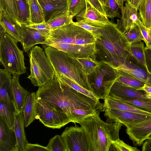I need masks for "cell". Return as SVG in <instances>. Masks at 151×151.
I'll use <instances>...</instances> for the list:
<instances>
[{
  "label": "cell",
  "instance_id": "obj_51",
  "mask_svg": "<svg viewBox=\"0 0 151 151\" xmlns=\"http://www.w3.org/2000/svg\"><path fill=\"white\" fill-rule=\"evenodd\" d=\"M118 4L120 9H122L124 6V0H115Z\"/></svg>",
  "mask_w": 151,
  "mask_h": 151
},
{
  "label": "cell",
  "instance_id": "obj_18",
  "mask_svg": "<svg viewBox=\"0 0 151 151\" xmlns=\"http://www.w3.org/2000/svg\"><path fill=\"white\" fill-rule=\"evenodd\" d=\"M114 68L125 72L146 83L148 81L150 73L136 62L129 55L122 65Z\"/></svg>",
  "mask_w": 151,
  "mask_h": 151
},
{
  "label": "cell",
  "instance_id": "obj_3",
  "mask_svg": "<svg viewBox=\"0 0 151 151\" xmlns=\"http://www.w3.org/2000/svg\"><path fill=\"white\" fill-rule=\"evenodd\" d=\"M44 50L55 71L93 93L88 76L77 58L50 46H47Z\"/></svg>",
  "mask_w": 151,
  "mask_h": 151
},
{
  "label": "cell",
  "instance_id": "obj_32",
  "mask_svg": "<svg viewBox=\"0 0 151 151\" xmlns=\"http://www.w3.org/2000/svg\"><path fill=\"white\" fill-rule=\"evenodd\" d=\"M0 12L8 14L17 23L21 25L16 0H0Z\"/></svg>",
  "mask_w": 151,
  "mask_h": 151
},
{
  "label": "cell",
  "instance_id": "obj_23",
  "mask_svg": "<svg viewBox=\"0 0 151 151\" xmlns=\"http://www.w3.org/2000/svg\"><path fill=\"white\" fill-rule=\"evenodd\" d=\"M44 13L46 22L57 11L67 10L68 0H38Z\"/></svg>",
  "mask_w": 151,
  "mask_h": 151
},
{
  "label": "cell",
  "instance_id": "obj_42",
  "mask_svg": "<svg viewBox=\"0 0 151 151\" xmlns=\"http://www.w3.org/2000/svg\"><path fill=\"white\" fill-rule=\"evenodd\" d=\"M25 26L37 30L45 38L46 40L49 38L50 35L51 30L48 28L46 22L37 24H30Z\"/></svg>",
  "mask_w": 151,
  "mask_h": 151
},
{
  "label": "cell",
  "instance_id": "obj_30",
  "mask_svg": "<svg viewBox=\"0 0 151 151\" xmlns=\"http://www.w3.org/2000/svg\"><path fill=\"white\" fill-rule=\"evenodd\" d=\"M138 10L144 26L147 28H151V0H142Z\"/></svg>",
  "mask_w": 151,
  "mask_h": 151
},
{
  "label": "cell",
  "instance_id": "obj_36",
  "mask_svg": "<svg viewBox=\"0 0 151 151\" xmlns=\"http://www.w3.org/2000/svg\"><path fill=\"white\" fill-rule=\"evenodd\" d=\"M77 58L82 64L83 69L88 76L92 74L99 66L101 63L90 57Z\"/></svg>",
  "mask_w": 151,
  "mask_h": 151
},
{
  "label": "cell",
  "instance_id": "obj_16",
  "mask_svg": "<svg viewBox=\"0 0 151 151\" xmlns=\"http://www.w3.org/2000/svg\"><path fill=\"white\" fill-rule=\"evenodd\" d=\"M0 151H17L14 131L0 117Z\"/></svg>",
  "mask_w": 151,
  "mask_h": 151
},
{
  "label": "cell",
  "instance_id": "obj_41",
  "mask_svg": "<svg viewBox=\"0 0 151 151\" xmlns=\"http://www.w3.org/2000/svg\"><path fill=\"white\" fill-rule=\"evenodd\" d=\"M139 151L137 147H132L127 144L119 139L112 142L109 151Z\"/></svg>",
  "mask_w": 151,
  "mask_h": 151
},
{
  "label": "cell",
  "instance_id": "obj_54",
  "mask_svg": "<svg viewBox=\"0 0 151 151\" xmlns=\"http://www.w3.org/2000/svg\"><path fill=\"white\" fill-rule=\"evenodd\" d=\"M131 0H127V2L130 3Z\"/></svg>",
  "mask_w": 151,
  "mask_h": 151
},
{
  "label": "cell",
  "instance_id": "obj_44",
  "mask_svg": "<svg viewBox=\"0 0 151 151\" xmlns=\"http://www.w3.org/2000/svg\"><path fill=\"white\" fill-rule=\"evenodd\" d=\"M73 23L75 25L80 27L89 32L94 36L95 39L99 37L101 35V28L77 22H74L73 21Z\"/></svg>",
  "mask_w": 151,
  "mask_h": 151
},
{
  "label": "cell",
  "instance_id": "obj_17",
  "mask_svg": "<svg viewBox=\"0 0 151 151\" xmlns=\"http://www.w3.org/2000/svg\"><path fill=\"white\" fill-rule=\"evenodd\" d=\"M20 43L25 52H27L35 45L43 44L45 38L37 30L22 25Z\"/></svg>",
  "mask_w": 151,
  "mask_h": 151
},
{
  "label": "cell",
  "instance_id": "obj_28",
  "mask_svg": "<svg viewBox=\"0 0 151 151\" xmlns=\"http://www.w3.org/2000/svg\"><path fill=\"white\" fill-rule=\"evenodd\" d=\"M145 47L142 42L132 43L129 44L128 51L129 55L136 62L147 70L145 56Z\"/></svg>",
  "mask_w": 151,
  "mask_h": 151
},
{
  "label": "cell",
  "instance_id": "obj_27",
  "mask_svg": "<svg viewBox=\"0 0 151 151\" xmlns=\"http://www.w3.org/2000/svg\"><path fill=\"white\" fill-rule=\"evenodd\" d=\"M16 109L14 101H0V117L11 129H13Z\"/></svg>",
  "mask_w": 151,
  "mask_h": 151
},
{
  "label": "cell",
  "instance_id": "obj_40",
  "mask_svg": "<svg viewBox=\"0 0 151 151\" xmlns=\"http://www.w3.org/2000/svg\"><path fill=\"white\" fill-rule=\"evenodd\" d=\"M124 34L130 44L140 42L144 40V38L140 29L137 24H136L129 32Z\"/></svg>",
  "mask_w": 151,
  "mask_h": 151
},
{
  "label": "cell",
  "instance_id": "obj_26",
  "mask_svg": "<svg viewBox=\"0 0 151 151\" xmlns=\"http://www.w3.org/2000/svg\"><path fill=\"white\" fill-rule=\"evenodd\" d=\"M36 101L35 93H31L26 100L23 112L25 127L28 126L36 119Z\"/></svg>",
  "mask_w": 151,
  "mask_h": 151
},
{
  "label": "cell",
  "instance_id": "obj_25",
  "mask_svg": "<svg viewBox=\"0 0 151 151\" xmlns=\"http://www.w3.org/2000/svg\"><path fill=\"white\" fill-rule=\"evenodd\" d=\"M103 109L111 108L151 116V113L127 104L109 98L107 96L104 100Z\"/></svg>",
  "mask_w": 151,
  "mask_h": 151
},
{
  "label": "cell",
  "instance_id": "obj_24",
  "mask_svg": "<svg viewBox=\"0 0 151 151\" xmlns=\"http://www.w3.org/2000/svg\"><path fill=\"white\" fill-rule=\"evenodd\" d=\"M68 10L57 11L46 22L48 28L52 30L68 24L73 21Z\"/></svg>",
  "mask_w": 151,
  "mask_h": 151
},
{
  "label": "cell",
  "instance_id": "obj_21",
  "mask_svg": "<svg viewBox=\"0 0 151 151\" xmlns=\"http://www.w3.org/2000/svg\"><path fill=\"white\" fill-rule=\"evenodd\" d=\"M11 74L5 69H0V101H13Z\"/></svg>",
  "mask_w": 151,
  "mask_h": 151
},
{
  "label": "cell",
  "instance_id": "obj_5",
  "mask_svg": "<svg viewBox=\"0 0 151 151\" xmlns=\"http://www.w3.org/2000/svg\"><path fill=\"white\" fill-rule=\"evenodd\" d=\"M30 74L27 77L35 86L45 84L55 75L53 67L47 58L44 50L35 46L29 54Z\"/></svg>",
  "mask_w": 151,
  "mask_h": 151
},
{
  "label": "cell",
  "instance_id": "obj_34",
  "mask_svg": "<svg viewBox=\"0 0 151 151\" xmlns=\"http://www.w3.org/2000/svg\"><path fill=\"white\" fill-rule=\"evenodd\" d=\"M16 1L20 24L24 25L30 24L28 3L26 0H16Z\"/></svg>",
  "mask_w": 151,
  "mask_h": 151
},
{
  "label": "cell",
  "instance_id": "obj_9",
  "mask_svg": "<svg viewBox=\"0 0 151 151\" xmlns=\"http://www.w3.org/2000/svg\"><path fill=\"white\" fill-rule=\"evenodd\" d=\"M65 142L67 151H90V147L84 129L75 124L66 127L61 134Z\"/></svg>",
  "mask_w": 151,
  "mask_h": 151
},
{
  "label": "cell",
  "instance_id": "obj_43",
  "mask_svg": "<svg viewBox=\"0 0 151 151\" xmlns=\"http://www.w3.org/2000/svg\"><path fill=\"white\" fill-rule=\"evenodd\" d=\"M136 24L139 28L144 38V41L146 45V47L151 48V28L146 27L141 20L138 21Z\"/></svg>",
  "mask_w": 151,
  "mask_h": 151
},
{
  "label": "cell",
  "instance_id": "obj_1",
  "mask_svg": "<svg viewBox=\"0 0 151 151\" xmlns=\"http://www.w3.org/2000/svg\"><path fill=\"white\" fill-rule=\"evenodd\" d=\"M100 30L101 35L96 38V60L114 68L121 65L129 55L130 43L116 24L111 22Z\"/></svg>",
  "mask_w": 151,
  "mask_h": 151
},
{
  "label": "cell",
  "instance_id": "obj_29",
  "mask_svg": "<svg viewBox=\"0 0 151 151\" xmlns=\"http://www.w3.org/2000/svg\"><path fill=\"white\" fill-rule=\"evenodd\" d=\"M30 24L46 22L44 11L38 0H29Z\"/></svg>",
  "mask_w": 151,
  "mask_h": 151
},
{
  "label": "cell",
  "instance_id": "obj_10",
  "mask_svg": "<svg viewBox=\"0 0 151 151\" xmlns=\"http://www.w3.org/2000/svg\"><path fill=\"white\" fill-rule=\"evenodd\" d=\"M95 43L81 45L55 43L47 46H51L76 58H82L90 57L96 60L97 50Z\"/></svg>",
  "mask_w": 151,
  "mask_h": 151
},
{
  "label": "cell",
  "instance_id": "obj_20",
  "mask_svg": "<svg viewBox=\"0 0 151 151\" xmlns=\"http://www.w3.org/2000/svg\"><path fill=\"white\" fill-rule=\"evenodd\" d=\"M0 24L6 33L20 42L22 38L21 26L8 14L0 12Z\"/></svg>",
  "mask_w": 151,
  "mask_h": 151
},
{
  "label": "cell",
  "instance_id": "obj_52",
  "mask_svg": "<svg viewBox=\"0 0 151 151\" xmlns=\"http://www.w3.org/2000/svg\"><path fill=\"white\" fill-rule=\"evenodd\" d=\"M100 2L101 5H102V7L103 6H104L106 5V0H98Z\"/></svg>",
  "mask_w": 151,
  "mask_h": 151
},
{
  "label": "cell",
  "instance_id": "obj_39",
  "mask_svg": "<svg viewBox=\"0 0 151 151\" xmlns=\"http://www.w3.org/2000/svg\"><path fill=\"white\" fill-rule=\"evenodd\" d=\"M103 8L107 18L113 19L116 17H120V8L115 0H106V4Z\"/></svg>",
  "mask_w": 151,
  "mask_h": 151
},
{
  "label": "cell",
  "instance_id": "obj_53",
  "mask_svg": "<svg viewBox=\"0 0 151 151\" xmlns=\"http://www.w3.org/2000/svg\"><path fill=\"white\" fill-rule=\"evenodd\" d=\"M148 139H151V134L149 136L148 138Z\"/></svg>",
  "mask_w": 151,
  "mask_h": 151
},
{
  "label": "cell",
  "instance_id": "obj_48",
  "mask_svg": "<svg viewBox=\"0 0 151 151\" xmlns=\"http://www.w3.org/2000/svg\"><path fill=\"white\" fill-rule=\"evenodd\" d=\"M142 149V151H151V139H148L145 141Z\"/></svg>",
  "mask_w": 151,
  "mask_h": 151
},
{
  "label": "cell",
  "instance_id": "obj_50",
  "mask_svg": "<svg viewBox=\"0 0 151 151\" xmlns=\"http://www.w3.org/2000/svg\"><path fill=\"white\" fill-rule=\"evenodd\" d=\"M142 0H131L130 3L134 7L138 9L140 4Z\"/></svg>",
  "mask_w": 151,
  "mask_h": 151
},
{
  "label": "cell",
  "instance_id": "obj_38",
  "mask_svg": "<svg viewBox=\"0 0 151 151\" xmlns=\"http://www.w3.org/2000/svg\"><path fill=\"white\" fill-rule=\"evenodd\" d=\"M86 5V0H68L67 10L73 18L80 12Z\"/></svg>",
  "mask_w": 151,
  "mask_h": 151
},
{
  "label": "cell",
  "instance_id": "obj_11",
  "mask_svg": "<svg viewBox=\"0 0 151 151\" xmlns=\"http://www.w3.org/2000/svg\"><path fill=\"white\" fill-rule=\"evenodd\" d=\"M102 111L109 121H118L124 125L137 123L151 118L150 116L111 108L104 109Z\"/></svg>",
  "mask_w": 151,
  "mask_h": 151
},
{
  "label": "cell",
  "instance_id": "obj_7",
  "mask_svg": "<svg viewBox=\"0 0 151 151\" xmlns=\"http://www.w3.org/2000/svg\"><path fill=\"white\" fill-rule=\"evenodd\" d=\"M88 77L93 93L99 99L104 100L118 77L116 69L102 63Z\"/></svg>",
  "mask_w": 151,
  "mask_h": 151
},
{
  "label": "cell",
  "instance_id": "obj_47",
  "mask_svg": "<svg viewBox=\"0 0 151 151\" xmlns=\"http://www.w3.org/2000/svg\"><path fill=\"white\" fill-rule=\"evenodd\" d=\"M86 1L100 13L106 17L102 5L98 0H86Z\"/></svg>",
  "mask_w": 151,
  "mask_h": 151
},
{
  "label": "cell",
  "instance_id": "obj_4",
  "mask_svg": "<svg viewBox=\"0 0 151 151\" xmlns=\"http://www.w3.org/2000/svg\"><path fill=\"white\" fill-rule=\"evenodd\" d=\"M17 42L0 26V62L13 76H19L25 73L26 68L23 51L19 48Z\"/></svg>",
  "mask_w": 151,
  "mask_h": 151
},
{
  "label": "cell",
  "instance_id": "obj_49",
  "mask_svg": "<svg viewBox=\"0 0 151 151\" xmlns=\"http://www.w3.org/2000/svg\"><path fill=\"white\" fill-rule=\"evenodd\" d=\"M137 89L144 91L147 96L151 97V86L145 83L142 87Z\"/></svg>",
  "mask_w": 151,
  "mask_h": 151
},
{
  "label": "cell",
  "instance_id": "obj_19",
  "mask_svg": "<svg viewBox=\"0 0 151 151\" xmlns=\"http://www.w3.org/2000/svg\"><path fill=\"white\" fill-rule=\"evenodd\" d=\"M19 79V76H13L11 83L13 101L17 113L23 112L26 100L30 93L20 85Z\"/></svg>",
  "mask_w": 151,
  "mask_h": 151
},
{
  "label": "cell",
  "instance_id": "obj_8",
  "mask_svg": "<svg viewBox=\"0 0 151 151\" xmlns=\"http://www.w3.org/2000/svg\"><path fill=\"white\" fill-rule=\"evenodd\" d=\"M36 114V119H38L45 127L53 129H60L71 122L67 115L60 110L37 99Z\"/></svg>",
  "mask_w": 151,
  "mask_h": 151
},
{
  "label": "cell",
  "instance_id": "obj_15",
  "mask_svg": "<svg viewBox=\"0 0 151 151\" xmlns=\"http://www.w3.org/2000/svg\"><path fill=\"white\" fill-rule=\"evenodd\" d=\"M109 94L128 99L151 102V97L147 96L144 91L138 90L118 81L114 83Z\"/></svg>",
  "mask_w": 151,
  "mask_h": 151
},
{
  "label": "cell",
  "instance_id": "obj_22",
  "mask_svg": "<svg viewBox=\"0 0 151 151\" xmlns=\"http://www.w3.org/2000/svg\"><path fill=\"white\" fill-rule=\"evenodd\" d=\"M24 124L23 112L16 113L13 129L17 139V151H24L25 145L28 143L24 129Z\"/></svg>",
  "mask_w": 151,
  "mask_h": 151
},
{
  "label": "cell",
  "instance_id": "obj_55",
  "mask_svg": "<svg viewBox=\"0 0 151 151\" xmlns=\"http://www.w3.org/2000/svg\"><path fill=\"white\" fill-rule=\"evenodd\" d=\"M27 2L28 3L29 0H26Z\"/></svg>",
  "mask_w": 151,
  "mask_h": 151
},
{
  "label": "cell",
  "instance_id": "obj_2",
  "mask_svg": "<svg viewBox=\"0 0 151 151\" xmlns=\"http://www.w3.org/2000/svg\"><path fill=\"white\" fill-rule=\"evenodd\" d=\"M100 114L88 116L78 123L85 131L90 151H108L112 142L119 139V131L123 125L118 121L105 122Z\"/></svg>",
  "mask_w": 151,
  "mask_h": 151
},
{
  "label": "cell",
  "instance_id": "obj_31",
  "mask_svg": "<svg viewBox=\"0 0 151 151\" xmlns=\"http://www.w3.org/2000/svg\"><path fill=\"white\" fill-rule=\"evenodd\" d=\"M116 70L118 77L116 81L136 89L142 87L145 83L125 72Z\"/></svg>",
  "mask_w": 151,
  "mask_h": 151
},
{
  "label": "cell",
  "instance_id": "obj_37",
  "mask_svg": "<svg viewBox=\"0 0 151 151\" xmlns=\"http://www.w3.org/2000/svg\"><path fill=\"white\" fill-rule=\"evenodd\" d=\"M46 147L50 151H67L65 142L61 135H56L50 139Z\"/></svg>",
  "mask_w": 151,
  "mask_h": 151
},
{
  "label": "cell",
  "instance_id": "obj_46",
  "mask_svg": "<svg viewBox=\"0 0 151 151\" xmlns=\"http://www.w3.org/2000/svg\"><path fill=\"white\" fill-rule=\"evenodd\" d=\"M146 64L147 71L151 74V48H145Z\"/></svg>",
  "mask_w": 151,
  "mask_h": 151
},
{
  "label": "cell",
  "instance_id": "obj_12",
  "mask_svg": "<svg viewBox=\"0 0 151 151\" xmlns=\"http://www.w3.org/2000/svg\"><path fill=\"white\" fill-rule=\"evenodd\" d=\"M77 22L101 28L111 22L104 16L86 2V6L76 16Z\"/></svg>",
  "mask_w": 151,
  "mask_h": 151
},
{
  "label": "cell",
  "instance_id": "obj_45",
  "mask_svg": "<svg viewBox=\"0 0 151 151\" xmlns=\"http://www.w3.org/2000/svg\"><path fill=\"white\" fill-rule=\"evenodd\" d=\"M24 151H50L46 147L38 144H32L28 142L25 145Z\"/></svg>",
  "mask_w": 151,
  "mask_h": 151
},
{
  "label": "cell",
  "instance_id": "obj_6",
  "mask_svg": "<svg viewBox=\"0 0 151 151\" xmlns=\"http://www.w3.org/2000/svg\"><path fill=\"white\" fill-rule=\"evenodd\" d=\"M70 23L50 31L49 38L43 44L48 45L55 43H62L79 45H87L95 43L96 39L89 32Z\"/></svg>",
  "mask_w": 151,
  "mask_h": 151
},
{
  "label": "cell",
  "instance_id": "obj_35",
  "mask_svg": "<svg viewBox=\"0 0 151 151\" xmlns=\"http://www.w3.org/2000/svg\"><path fill=\"white\" fill-rule=\"evenodd\" d=\"M55 72V75L60 80L75 90L91 98L96 99H99L92 92L81 87L60 72L56 71Z\"/></svg>",
  "mask_w": 151,
  "mask_h": 151
},
{
  "label": "cell",
  "instance_id": "obj_13",
  "mask_svg": "<svg viewBox=\"0 0 151 151\" xmlns=\"http://www.w3.org/2000/svg\"><path fill=\"white\" fill-rule=\"evenodd\" d=\"M125 126L126 133L135 146L142 145L151 134V118L137 123Z\"/></svg>",
  "mask_w": 151,
  "mask_h": 151
},
{
  "label": "cell",
  "instance_id": "obj_33",
  "mask_svg": "<svg viewBox=\"0 0 151 151\" xmlns=\"http://www.w3.org/2000/svg\"><path fill=\"white\" fill-rule=\"evenodd\" d=\"M108 98L127 104L151 113V102L138 99H129L109 94Z\"/></svg>",
  "mask_w": 151,
  "mask_h": 151
},
{
  "label": "cell",
  "instance_id": "obj_14",
  "mask_svg": "<svg viewBox=\"0 0 151 151\" xmlns=\"http://www.w3.org/2000/svg\"><path fill=\"white\" fill-rule=\"evenodd\" d=\"M121 11V19H117L116 25L119 30L124 34L131 30L141 19L138 9L129 2H126Z\"/></svg>",
  "mask_w": 151,
  "mask_h": 151
}]
</instances>
